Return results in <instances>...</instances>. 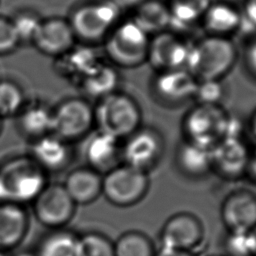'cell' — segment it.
Returning <instances> with one entry per match:
<instances>
[{
  "instance_id": "obj_1",
  "label": "cell",
  "mask_w": 256,
  "mask_h": 256,
  "mask_svg": "<svg viewBox=\"0 0 256 256\" xmlns=\"http://www.w3.org/2000/svg\"><path fill=\"white\" fill-rule=\"evenodd\" d=\"M46 173L29 155L0 163V202L32 203L49 183Z\"/></svg>"
},
{
  "instance_id": "obj_2",
  "label": "cell",
  "mask_w": 256,
  "mask_h": 256,
  "mask_svg": "<svg viewBox=\"0 0 256 256\" xmlns=\"http://www.w3.org/2000/svg\"><path fill=\"white\" fill-rule=\"evenodd\" d=\"M236 59V46L229 37L206 35L192 43L186 69L197 80L222 79Z\"/></svg>"
},
{
  "instance_id": "obj_3",
  "label": "cell",
  "mask_w": 256,
  "mask_h": 256,
  "mask_svg": "<svg viewBox=\"0 0 256 256\" xmlns=\"http://www.w3.org/2000/svg\"><path fill=\"white\" fill-rule=\"evenodd\" d=\"M95 128L123 140L142 126V112L130 95L116 91L94 106Z\"/></svg>"
},
{
  "instance_id": "obj_4",
  "label": "cell",
  "mask_w": 256,
  "mask_h": 256,
  "mask_svg": "<svg viewBox=\"0 0 256 256\" xmlns=\"http://www.w3.org/2000/svg\"><path fill=\"white\" fill-rule=\"evenodd\" d=\"M231 117L221 105L196 104L182 120L183 139L212 149L228 136Z\"/></svg>"
},
{
  "instance_id": "obj_5",
  "label": "cell",
  "mask_w": 256,
  "mask_h": 256,
  "mask_svg": "<svg viewBox=\"0 0 256 256\" xmlns=\"http://www.w3.org/2000/svg\"><path fill=\"white\" fill-rule=\"evenodd\" d=\"M151 36L131 18L120 21L108 34L104 50L111 62L119 67L134 68L147 61Z\"/></svg>"
},
{
  "instance_id": "obj_6",
  "label": "cell",
  "mask_w": 256,
  "mask_h": 256,
  "mask_svg": "<svg viewBox=\"0 0 256 256\" xmlns=\"http://www.w3.org/2000/svg\"><path fill=\"white\" fill-rule=\"evenodd\" d=\"M122 11L113 0H95L76 8L69 22L76 39L91 45L105 40L121 21Z\"/></svg>"
},
{
  "instance_id": "obj_7",
  "label": "cell",
  "mask_w": 256,
  "mask_h": 256,
  "mask_svg": "<svg viewBox=\"0 0 256 256\" xmlns=\"http://www.w3.org/2000/svg\"><path fill=\"white\" fill-rule=\"evenodd\" d=\"M149 184L147 172L121 163L102 176V195L114 206L130 207L146 196Z\"/></svg>"
},
{
  "instance_id": "obj_8",
  "label": "cell",
  "mask_w": 256,
  "mask_h": 256,
  "mask_svg": "<svg viewBox=\"0 0 256 256\" xmlns=\"http://www.w3.org/2000/svg\"><path fill=\"white\" fill-rule=\"evenodd\" d=\"M94 128V106L84 98L65 99L52 109V134L71 144L87 138Z\"/></svg>"
},
{
  "instance_id": "obj_9",
  "label": "cell",
  "mask_w": 256,
  "mask_h": 256,
  "mask_svg": "<svg viewBox=\"0 0 256 256\" xmlns=\"http://www.w3.org/2000/svg\"><path fill=\"white\" fill-rule=\"evenodd\" d=\"M165 143L161 133L149 126H141L122 140L121 161L135 169L149 172L160 162Z\"/></svg>"
},
{
  "instance_id": "obj_10",
  "label": "cell",
  "mask_w": 256,
  "mask_h": 256,
  "mask_svg": "<svg viewBox=\"0 0 256 256\" xmlns=\"http://www.w3.org/2000/svg\"><path fill=\"white\" fill-rule=\"evenodd\" d=\"M76 207L62 183H48L32 201L36 220L52 230L65 228L73 219Z\"/></svg>"
},
{
  "instance_id": "obj_11",
  "label": "cell",
  "mask_w": 256,
  "mask_h": 256,
  "mask_svg": "<svg viewBox=\"0 0 256 256\" xmlns=\"http://www.w3.org/2000/svg\"><path fill=\"white\" fill-rule=\"evenodd\" d=\"M205 230L201 220L189 212H178L163 224L160 233V247L194 252L204 241Z\"/></svg>"
},
{
  "instance_id": "obj_12",
  "label": "cell",
  "mask_w": 256,
  "mask_h": 256,
  "mask_svg": "<svg viewBox=\"0 0 256 256\" xmlns=\"http://www.w3.org/2000/svg\"><path fill=\"white\" fill-rule=\"evenodd\" d=\"M192 43L170 30L151 37L147 61L157 71L186 69Z\"/></svg>"
},
{
  "instance_id": "obj_13",
  "label": "cell",
  "mask_w": 256,
  "mask_h": 256,
  "mask_svg": "<svg viewBox=\"0 0 256 256\" xmlns=\"http://www.w3.org/2000/svg\"><path fill=\"white\" fill-rule=\"evenodd\" d=\"M250 150L242 136L224 138L211 149L212 171L228 181L244 178Z\"/></svg>"
},
{
  "instance_id": "obj_14",
  "label": "cell",
  "mask_w": 256,
  "mask_h": 256,
  "mask_svg": "<svg viewBox=\"0 0 256 256\" xmlns=\"http://www.w3.org/2000/svg\"><path fill=\"white\" fill-rule=\"evenodd\" d=\"M220 217L228 232H250L256 226V194L244 188L231 191L221 203Z\"/></svg>"
},
{
  "instance_id": "obj_15",
  "label": "cell",
  "mask_w": 256,
  "mask_h": 256,
  "mask_svg": "<svg viewBox=\"0 0 256 256\" xmlns=\"http://www.w3.org/2000/svg\"><path fill=\"white\" fill-rule=\"evenodd\" d=\"M198 80L187 69L159 71L152 81V92L167 106L181 105L194 97Z\"/></svg>"
},
{
  "instance_id": "obj_16",
  "label": "cell",
  "mask_w": 256,
  "mask_h": 256,
  "mask_svg": "<svg viewBox=\"0 0 256 256\" xmlns=\"http://www.w3.org/2000/svg\"><path fill=\"white\" fill-rule=\"evenodd\" d=\"M87 138L84 149L86 166L104 175L122 163V140L97 129Z\"/></svg>"
},
{
  "instance_id": "obj_17",
  "label": "cell",
  "mask_w": 256,
  "mask_h": 256,
  "mask_svg": "<svg viewBox=\"0 0 256 256\" xmlns=\"http://www.w3.org/2000/svg\"><path fill=\"white\" fill-rule=\"evenodd\" d=\"M75 40L69 20L52 17L42 19L32 43L44 54L59 57L75 45Z\"/></svg>"
},
{
  "instance_id": "obj_18",
  "label": "cell",
  "mask_w": 256,
  "mask_h": 256,
  "mask_svg": "<svg viewBox=\"0 0 256 256\" xmlns=\"http://www.w3.org/2000/svg\"><path fill=\"white\" fill-rule=\"evenodd\" d=\"M46 173L66 169L73 157L71 143L54 134H48L31 142L28 154Z\"/></svg>"
},
{
  "instance_id": "obj_19",
  "label": "cell",
  "mask_w": 256,
  "mask_h": 256,
  "mask_svg": "<svg viewBox=\"0 0 256 256\" xmlns=\"http://www.w3.org/2000/svg\"><path fill=\"white\" fill-rule=\"evenodd\" d=\"M30 227V217L24 205L0 202V251L19 246Z\"/></svg>"
},
{
  "instance_id": "obj_20",
  "label": "cell",
  "mask_w": 256,
  "mask_h": 256,
  "mask_svg": "<svg viewBox=\"0 0 256 256\" xmlns=\"http://www.w3.org/2000/svg\"><path fill=\"white\" fill-rule=\"evenodd\" d=\"M102 176L85 165L70 170L62 184L76 205H87L102 195Z\"/></svg>"
},
{
  "instance_id": "obj_21",
  "label": "cell",
  "mask_w": 256,
  "mask_h": 256,
  "mask_svg": "<svg viewBox=\"0 0 256 256\" xmlns=\"http://www.w3.org/2000/svg\"><path fill=\"white\" fill-rule=\"evenodd\" d=\"M201 23L207 35L229 37L241 29V11L233 4L225 1L211 2L203 14Z\"/></svg>"
},
{
  "instance_id": "obj_22",
  "label": "cell",
  "mask_w": 256,
  "mask_h": 256,
  "mask_svg": "<svg viewBox=\"0 0 256 256\" xmlns=\"http://www.w3.org/2000/svg\"><path fill=\"white\" fill-rule=\"evenodd\" d=\"M175 164L184 176L202 178L212 171L211 149L182 139L175 151Z\"/></svg>"
},
{
  "instance_id": "obj_23",
  "label": "cell",
  "mask_w": 256,
  "mask_h": 256,
  "mask_svg": "<svg viewBox=\"0 0 256 256\" xmlns=\"http://www.w3.org/2000/svg\"><path fill=\"white\" fill-rule=\"evenodd\" d=\"M52 109L40 102L25 104L17 117V126L30 141L52 133Z\"/></svg>"
},
{
  "instance_id": "obj_24",
  "label": "cell",
  "mask_w": 256,
  "mask_h": 256,
  "mask_svg": "<svg viewBox=\"0 0 256 256\" xmlns=\"http://www.w3.org/2000/svg\"><path fill=\"white\" fill-rule=\"evenodd\" d=\"M60 57V65L62 73L74 81L79 82L100 62H102L100 54L90 45L81 44L74 45Z\"/></svg>"
},
{
  "instance_id": "obj_25",
  "label": "cell",
  "mask_w": 256,
  "mask_h": 256,
  "mask_svg": "<svg viewBox=\"0 0 256 256\" xmlns=\"http://www.w3.org/2000/svg\"><path fill=\"white\" fill-rule=\"evenodd\" d=\"M120 82V74L116 67L102 61L79 82V85L86 96L98 101L119 91Z\"/></svg>"
},
{
  "instance_id": "obj_26",
  "label": "cell",
  "mask_w": 256,
  "mask_h": 256,
  "mask_svg": "<svg viewBox=\"0 0 256 256\" xmlns=\"http://www.w3.org/2000/svg\"><path fill=\"white\" fill-rule=\"evenodd\" d=\"M131 19L147 34L154 36L169 30V6L161 0H145L133 10Z\"/></svg>"
},
{
  "instance_id": "obj_27",
  "label": "cell",
  "mask_w": 256,
  "mask_h": 256,
  "mask_svg": "<svg viewBox=\"0 0 256 256\" xmlns=\"http://www.w3.org/2000/svg\"><path fill=\"white\" fill-rule=\"evenodd\" d=\"M211 4L210 0H171L170 31L181 34L201 22L203 14Z\"/></svg>"
},
{
  "instance_id": "obj_28",
  "label": "cell",
  "mask_w": 256,
  "mask_h": 256,
  "mask_svg": "<svg viewBox=\"0 0 256 256\" xmlns=\"http://www.w3.org/2000/svg\"><path fill=\"white\" fill-rule=\"evenodd\" d=\"M78 236L65 228L54 229L41 240L35 256H77Z\"/></svg>"
},
{
  "instance_id": "obj_29",
  "label": "cell",
  "mask_w": 256,
  "mask_h": 256,
  "mask_svg": "<svg viewBox=\"0 0 256 256\" xmlns=\"http://www.w3.org/2000/svg\"><path fill=\"white\" fill-rule=\"evenodd\" d=\"M115 256H155L156 249L148 235L138 230L122 233L114 242Z\"/></svg>"
},
{
  "instance_id": "obj_30",
  "label": "cell",
  "mask_w": 256,
  "mask_h": 256,
  "mask_svg": "<svg viewBox=\"0 0 256 256\" xmlns=\"http://www.w3.org/2000/svg\"><path fill=\"white\" fill-rule=\"evenodd\" d=\"M25 104L24 93L15 82L0 81V117L2 119L17 116Z\"/></svg>"
},
{
  "instance_id": "obj_31",
  "label": "cell",
  "mask_w": 256,
  "mask_h": 256,
  "mask_svg": "<svg viewBox=\"0 0 256 256\" xmlns=\"http://www.w3.org/2000/svg\"><path fill=\"white\" fill-rule=\"evenodd\" d=\"M77 256H115L114 242L99 232H86L78 236Z\"/></svg>"
},
{
  "instance_id": "obj_32",
  "label": "cell",
  "mask_w": 256,
  "mask_h": 256,
  "mask_svg": "<svg viewBox=\"0 0 256 256\" xmlns=\"http://www.w3.org/2000/svg\"><path fill=\"white\" fill-rule=\"evenodd\" d=\"M225 95L226 88L221 79L198 80L193 99L196 104L221 105Z\"/></svg>"
},
{
  "instance_id": "obj_33",
  "label": "cell",
  "mask_w": 256,
  "mask_h": 256,
  "mask_svg": "<svg viewBox=\"0 0 256 256\" xmlns=\"http://www.w3.org/2000/svg\"><path fill=\"white\" fill-rule=\"evenodd\" d=\"M12 24L19 42H32L42 19L30 11H21L12 19Z\"/></svg>"
},
{
  "instance_id": "obj_34",
  "label": "cell",
  "mask_w": 256,
  "mask_h": 256,
  "mask_svg": "<svg viewBox=\"0 0 256 256\" xmlns=\"http://www.w3.org/2000/svg\"><path fill=\"white\" fill-rule=\"evenodd\" d=\"M223 256H253L248 233L228 232L223 241Z\"/></svg>"
},
{
  "instance_id": "obj_35",
  "label": "cell",
  "mask_w": 256,
  "mask_h": 256,
  "mask_svg": "<svg viewBox=\"0 0 256 256\" xmlns=\"http://www.w3.org/2000/svg\"><path fill=\"white\" fill-rule=\"evenodd\" d=\"M19 43L11 19L0 15V54L13 51Z\"/></svg>"
},
{
  "instance_id": "obj_36",
  "label": "cell",
  "mask_w": 256,
  "mask_h": 256,
  "mask_svg": "<svg viewBox=\"0 0 256 256\" xmlns=\"http://www.w3.org/2000/svg\"><path fill=\"white\" fill-rule=\"evenodd\" d=\"M242 16L241 29L248 27L256 31V0H244L240 9Z\"/></svg>"
},
{
  "instance_id": "obj_37",
  "label": "cell",
  "mask_w": 256,
  "mask_h": 256,
  "mask_svg": "<svg viewBox=\"0 0 256 256\" xmlns=\"http://www.w3.org/2000/svg\"><path fill=\"white\" fill-rule=\"evenodd\" d=\"M244 178L247 179L250 183L256 184V145L253 149L250 150Z\"/></svg>"
},
{
  "instance_id": "obj_38",
  "label": "cell",
  "mask_w": 256,
  "mask_h": 256,
  "mask_svg": "<svg viewBox=\"0 0 256 256\" xmlns=\"http://www.w3.org/2000/svg\"><path fill=\"white\" fill-rule=\"evenodd\" d=\"M246 65L249 70L256 76V38L248 45L245 54Z\"/></svg>"
},
{
  "instance_id": "obj_39",
  "label": "cell",
  "mask_w": 256,
  "mask_h": 256,
  "mask_svg": "<svg viewBox=\"0 0 256 256\" xmlns=\"http://www.w3.org/2000/svg\"><path fill=\"white\" fill-rule=\"evenodd\" d=\"M155 256H196V254L191 251L160 247L159 250H156Z\"/></svg>"
},
{
  "instance_id": "obj_40",
  "label": "cell",
  "mask_w": 256,
  "mask_h": 256,
  "mask_svg": "<svg viewBox=\"0 0 256 256\" xmlns=\"http://www.w3.org/2000/svg\"><path fill=\"white\" fill-rule=\"evenodd\" d=\"M122 10L125 9H131L134 10L136 7H138L141 3H143L145 0H113Z\"/></svg>"
},
{
  "instance_id": "obj_41",
  "label": "cell",
  "mask_w": 256,
  "mask_h": 256,
  "mask_svg": "<svg viewBox=\"0 0 256 256\" xmlns=\"http://www.w3.org/2000/svg\"><path fill=\"white\" fill-rule=\"evenodd\" d=\"M247 127H248V131H249L252 139L255 141V145H256V110L251 115Z\"/></svg>"
},
{
  "instance_id": "obj_42",
  "label": "cell",
  "mask_w": 256,
  "mask_h": 256,
  "mask_svg": "<svg viewBox=\"0 0 256 256\" xmlns=\"http://www.w3.org/2000/svg\"><path fill=\"white\" fill-rule=\"evenodd\" d=\"M248 236H249L252 254L253 256H256V226L250 232H248Z\"/></svg>"
},
{
  "instance_id": "obj_43",
  "label": "cell",
  "mask_w": 256,
  "mask_h": 256,
  "mask_svg": "<svg viewBox=\"0 0 256 256\" xmlns=\"http://www.w3.org/2000/svg\"><path fill=\"white\" fill-rule=\"evenodd\" d=\"M0 256H8V255L6 254V252H4V251H0Z\"/></svg>"
},
{
  "instance_id": "obj_44",
  "label": "cell",
  "mask_w": 256,
  "mask_h": 256,
  "mask_svg": "<svg viewBox=\"0 0 256 256\" xmlns=\"http://www.w3.org/2000/svg\"><path fill=\"white\" fill-rule=\"evenodd\" d=\"M2 118L0 117V134H1V131H2Z\"/></svg>"
},
{
  "instance_id": "obj_45",
  "label": "cell",
  "mask_w": 256,
  "mask_h": 256,
  "mask_svg": "<svg viewBox=\"0 0 256 256\" xmlns=\"http://www.w3.org/2000/svg\"><path fill=\"white\" fill-rule=\"evenodd\" d=\"M209 256H223V255H209Z\"/></svg>"
},
{
  "instance_id": "obj_46",
  "label": "cell",
  "mask_w": 256,
  "mask_h": 256,
  "mask_svg": "<svg viewBox=\"0 0 256 256\" xmlns=\"http://www.w3.org/2000/svg\"><path fill=\"white\" fill-rule=\"evenodd\" d=\"M23 256H27V255H23ZM29 256V255H28ZM30 256H32V255H30Z\"/></svg>"
}]
</instances>
